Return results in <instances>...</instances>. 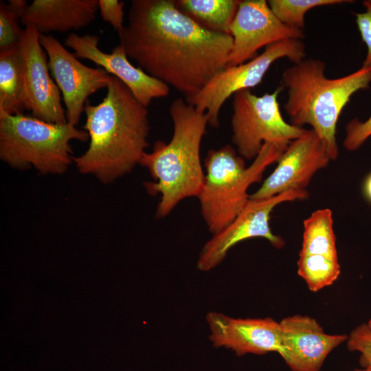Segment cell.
Masks as SVG:
<instances>
[{
    "label": "cell",
    "instance_id": "1",
    "mask_svg": "<svg viewBox=\"0 0 371 371\" xmlns=\"http://www.w3.org/2000/svg\"><path fill=\"white\" fill-rule=\"evenodd\" d=\"M118 34L128 58L185 100L226 67L233 45L231 34L201 26L175 0H132Z\"/></svg>",
    "mask_w": 371,
    "mask_h": 371
},
{
    "label": "cell",
    "instance_id": "2",
    "mask_svg": "<svg viewBox=\"0 0 371 371\" xmlns=\"http://www.w3.org/2000/svg\"><path fill=\"white\" fill-rule=\"evenodd\" d=\"M102 101L87 102L84 129L89 136L87 150L74 157L78 171L110 183L131 172L148 146L147 107L139 102L128 87L111 75Z\"/></svg>",
    "mask_w": 371,
    "mask_h": 371
},
{
    "label": "cell",
    "instance_id": "3",
    "mask_svg": "<svg viewBox=\"0 0 371 371\" xmlns=\"http://www.w3.org/2000/svg\"><path fill=\"white\" fill-rule=\"evenodd\" d=\"M173 133L170 142H155L139 164L146 167L155 181L144 183L151 195L160 194L156 218L169 214L183 199L199 196L205 181L200 148L208 124L205 113L185 99L177 98L170 106Z\"/></svg>",
    "mask_w": 371,
    "mask_h": 371
},
{
    "label": "cell",
    "instance_id": "4",
    "mask_svg": "<svg viewBox=\"0 0 371 371\" xmlns=\"http://www.w3.org/2000/svg\"><path fill=\"white\" fill-rule=\"evenodd\" d=\"M325 63L304 58L286 69L281 87L287 91L284 109L291 124H308L325 144L332 160L338 157L336 139L338 119L354 93L368 87L371 67H361L348 75L328 78Z\"/></svg>",
    "mask_w": 371,
    "mask_h": 371
},
{
    "label": "cell",
    "instance_id": "5",
    "mask_svg": "<svg viewBox=\"0 0 371 371\" xmlns=\"http://www.w3.org/2000/svg\"><path fill=\"white\" fill-rule=\"evenodd\" d=\"M288 144L265 143L248 167L230 145L207 152L205 181L198 198L202 216L213 235L236 218L249 199L250 186L261 181L267 168L278 161Z\"/></svg>",
    "mask_w": 371,
    "mask_h": 371
},
{
    "label": "cell",
    "instance_id": "6",
    "mask_svg": "<svg viewBox=\"0 0 371 371\" xmlns=\"http://www.w3.org/2000/svg\"><path fill=\"white\" fill-rule=\"evenodd\" d=\"M86 131L0 109V158L12 168L33 166L42 175L63 174L74 162L70 142H87Z\"/></svg>",
    "mask_w": 371,
    "mask_h": 371
},
{
    "label": "cell",
    "instance_id": "7",
    "mask_svg": "<svg viewBox=\"0 0 371 371\" xmlns=\"http://www.w3.org/2000/svg\"><path fill=\"white\" fill-rule=\"evenodd\" d=\"M282 89L260 96L249 89L232 95V140L243 158L254 160L265 143L289 144L305 132L284 120L278 101Z\"/></svg>",
    "mask_w": 371,
    "mask_h": 371
},
{
    "label": "cell",
    "instance_id": "8",
    "mask_svg": "<svg viewBox=\"0 0 371 371\" xmlns=\"http://www.w3.org/2000/svg\"><path fill=\"white\" fill-rule=\"evenodd\" d=\"M305 56V45L301 39H288L271 44L254 58L225 67L196 95L185 100L197 111L205 113L208 124L218 128L220 110L227 98L239 91L259 85L276 60L287 58L296 64Z\"/></svg>",
    "mask_w": 371,
    "mask_h": 371
},
{
    "label": "cell",
    "instance_id": "9",
    "mask_svg": "<svg viewBox=\"0 0 371 371\" xmlns=\"http://www.w3.org/2000/svg\"><path fill=\"white\" fill-rule=\"evenodd\" d=\"M308 196L305 190H292L267 199H249L232 223L204 245L197 260V268L202 271L213 269L221 263L232 247L251 238H265L273 247L281 248L284 241L273 234L269 226L272 210L280 203L303 200Z\"/></svg>",
    "mask_w": 371,
    "mask_h": 371
},
{
    "label": "cell",
    "instance_id": "10",
    "mask_svg": "<svg viewBox=\"0 0 371 371\" xmlns=\"http://www.w3.org/2000/svg\"><path fill=\"white\" fill-rule=\"evenodd\" d=\"M39 41L47 55L51 76L63 94L67 121L76 126L87 98L106 88L111 75L102 67L82 64L51 35L40 33Z\"/></svg>",
    "mask_w": 371,
    "mask_h": 371
},
{
    "label": "cell",
    "instance_id": "11",
    "mask_svg": "<svg viewBox=\"0 0 371 371\" xmlns=\"http://www.w3.org/2000/svg\"><path fill=\"white\" fill-rule=\"evenodd\" d=\"M39 34L34 26L25 27L18 44L23 64V103L25 109L37 119L66 123L60 90L49 72L47 54L40 43Z\"/></svg>",
    "mask_w": 371,
    "mask_h": 371
},
{
    "label": "cell",
    "instance_id": "12",
    "mask_svg": "<svg viewBox=\"0 0 371 371\" xmlns=\"http://www.w3.org/2000/svg\"><path fill=\"white\" fill-rule=\"evenodd\" d=\"M229 33L233 45L226 67L236 66L254 58L263 47L304 37L303 30L280 21L265 0L240 1Z\"/></svg>",
    "mask_w": 371,
    "mask_h": 371
},
{
    "label": "cell",
    "instance_id": "13",
    "mask_svg": "<svg viewBox=\"0 0 371 371\" xmlns=\"http://www.w3.org/2000/svg\"><path fill=\"white\" fill-rule=\"evenodd\" d=\"M331 160L317 134L313 129H306L301 136L289 143L276 169L249 199H262L289 190H304L313 175Z\"/></svg>",
    "mask_w": 371,
    "mask_h": 371
},
{
    "label": "cell",
    "instance_id": "14",
    "mask_svg": "<svg viewBox=\"0 0 371 371\" xmlns=\"http://www.w3.org/2000/svg\"><path fill=\"white\" fill-rule=\"evenodd\" d=\"M97 35L69 34L65 45L72 49L76 58L89 60L123 82L136 100L147 107L153 100L169 94V86L150 76L139 67H135L128 60L124 48L119 44L111 53L100 49Z\"/></svg>",
    "mask_w": 371,
    "mask_h": 371
},
{
    "label": "cell",
    "instance_id": "15",
    "mask_svg": "<svg viewBox=\"0 0 371 371\" xmlns=\"http://www.w3.org/2000/svg\"><path fill=\"white\" fill-rule=\"evenodd\" d=\"M280 324V355L293 371H319L328 355L348 337L326 333L317 320L308 316L287 317Z\"/></svg>",
    "mask_w": 371,
    "mask_h": 371
},
{
    "label": "cell",
    "instance_id": "16",
    "mask_svg": "<svg viewBox=\"0 0 371 371\" xmlns=\"http://www.w3.org/2000/svg\"><path fill=\"white\" fill-rule=\"evenodd\" d=\"M206 321L215 347L229 348L238 356L281 352L280 324L271 317L234 318L212 311Z\"/></svg>",
    "mask_w": 371,
    "mask_h": 371
},
{
    "label": "cell",
    "instance_id": "17",
    "mask_svg": "<svg viewBox=\"0 0 371 371\" xmlns=\"http://www.w3.org/2000/svg\"><path fill=\"white\" fill-rule=\"evenodd\" d=\"M98 10V0H34L20 21L40 33L65 32L89 25Z\"/></svg>",
    "mask_w": 371,
    "mask_h": 371
},
{
    "label": "cell",
    "instance_id": "18",
    "mask_svg": "<svg viewBox=\"0 0 371 371\" xmlns=\"http://www.w3.org/2000/svg\"><path fill=\"white\" fill-rule=\"evenodd\" d=\"M23 64L16 45L0 51V109L10 115L23 114Z\"/></svg>",
    "mask_w": 371,
    "mask_h": 371
},
{
    "label": "cell",
    "instance_id": "19",
    "mask_svg": "<svg viewBox=\"0 0 371 371\" xmlns=\"http://www.w3.org/2000/svg\"><path fill=\"white\" fill-rule=\"evenodd\" d=\"M240 1L175 0L178 9L210 31L229 34Z\"/></svg>",
    "mask_w": 371,
    "mask_h": 371
},
{
    "label": "cell",
    "instance_id": "20",
    "mask_svg": "<svg viewBox=\"0 0 371 371\" xmlns=\"http://www.w3.org/2000/svg\"><path fill=\"white\" fill-rule=\"evenodd\" d=\"M300 254L337 258L333 214L330 209L316 210L304 221L303 240Z\"/></svg>",
    "mask_w": 371,
    "mask_h": 371
},
{
    "label": "cell",
    "instance_id": "21",
    "mask_svg": "<svg viewBox=\"0 0 371 371\" xmlns=\"http://www.w3.org/2000/svg\"><path fill=\"white\" fill-rule=\"evenodd\" d=\"M340 271L337 258L300 254L297 273L313 292L332 284L339 277Z\"/></svg>",
    "mask_w": 371,
    "mask_h": 371
},
{
    "label": "cell",
    "instance_id": "22",
    "mask_svg": "<svg viewBox=\"0 0 371 371\" xmlns=\"http://www.w3.org/2000/svg\"><path fill=\"white\" fill-rule=\"evenodd\" d=\"M350 3L346 0H269L268 5L277 18L285 25L302 30L304 16L310 10L323 5Z\"/></svg>",
    "mask_w": 371,
    "mask_h": 371
},
{
    "label": "cell",
    "instance_id": "23",
    "mask_svg": "<svg viewBox=\"0 0 371 371\" xmlns=\"http://www.w3.org/2000/svg\"><path fill=\"white\" fill-rule=\"evenodd\" d=\"M27 6L25 0L0 2V51L18 45L23 30L21 17Z\"/></svg>",
    "mask_w": 371,
    "mask_h": 371
},
{
    "label": "cell",
    "instance_id": "24",
    "mask_svg": "<svg viewBox=\"0 0 371 371\" xmlns=\"http://www.w3.org/2000/svg\"><path fill=\"white\" fill-rule=\"evenodd\" d=\"M347 347L350 351L361 353V364L371 369V330L366 324L355 328L347 339Z\"/></svg>",
    "mask_w": 371,
    "mask_h": 371
},
{
    "label": "cell",
    "instance_id": "25",
    "mask_svg": "<svg viewBox=\"0 0 371 371\" xmlns=\"http://www.w3.org/2000/svg\"><path fill=\"white\" fill-rule=\"evenodd\" d=\"M371 136V116L364 122L358 118L350 120L346 125L344 147L352 151L358 149Z\"/></svg>",
    "mask_w": 371,
    "mask_h": 371
},
{
    "label": "cell",
    "instance_id": "26",
    "mask_svg": "<svg viewBox=\"0 0 371 371\" xmlns=\"http://www.w3.org/2000/svg\"><path fill=\"white\" fill-rule=\"evenodd\" d=\"M124 3L117 0H98V10L105 22H108L117 32L124 27Z\"/></svg>",
    "mask_w": 371,
    "mask_h": 371
},
{
    "label": "cell",
    "instance_id": "27",
    "mask_svg": "<svg viewBox=\"0 0 371 371\" xmlns=\"http://www.w3.org/2000/svg\"><path fill=\"white\" fill-rule=\"evenodd\" d=\"M363 5L366 11L355 13L356 23L362 41L367 47V54L362 67H371V0L364 1Z\"/></svg>",
    "mask_w": 371,
    "mask_h": 371
},
{
    "label": "cell",
    "instance_id": "28",
    "mask_svg": "<svg viewBox=\"0 0 371 371\" xmlns=\"http://www.w3.org/2000/svg\"><path fill=\"white\" fill-rule=\"evenodd\" d=\"M363 190L368 199L371 201V174L368 176L364 182Z\"/></svg>",
    "mask_w": 371,
    "mask_h": 371
},
{
    "label": "cell",
    "instance_id": "29",
    "mask_svg": "<svg viewBox=\"0 0 371 371\" xmlns=\"http://www.w3.org/2000/svg\"><path fill=\"white\" fill-rule=\"evenodd\" d=\"M355 371H371V369L370 368H366L364 370H356Z\"/></svg>",
    "mask_w": 371,
    "mask_h": 371
},
{
    "label": "cell",
    "instance_id": "30",
    "mask_svg": "<svg viewBox=\"0 0 371 371\" xmlns=\"http://www.w3.org/2000/svg\"><path fill=\"white\" fill-rule=\"evenodd\" d=\"M367 326H368V328L371 330V318L369 320L368 323L366 324Z\"/></svg>",
    "mask_w": 371,
    "mask_h": 371
}]
</instances>
